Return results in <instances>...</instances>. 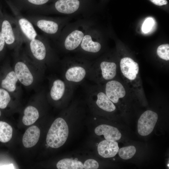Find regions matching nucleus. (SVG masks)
<instances>
[{
	"mask_svg": "<svg viewBox=\"0 0 169 169\" xmlns=\"http://www.w3.org/2000/svg\"><path fill=\"white\" fill-rule=\"evenodd\" d=\"M69 132L68 127L65 120L61 118H57L48 132L46 138L47 144L52 148L61 147L66 142Z\"/></svg>",
	"mask_w": 169,
	"mask_h": 169,
	"instance_id": "1",
	"label": "nucleus"
},
{
	"mask_svg": "<svg viewBox=\"0 0 169 169\" xmlns=\"http://www.w3.org/2000/svg\"><path fill=\"white\" fill-rule=\"evenodd\" d=\"M120 65L121 73L127 83L135 87L140 86L138 63L131 58L126 57L121 59Z\"/></svg>",
	"mask_w": 169,
	"mask_h": 169,
	"instance_id": "2",
	"label": "nucleus"
},
{
	"mask_svg": "<svg viewBox=\"0 0 169 169\" xmlns=\"http://www.w3.org/2000/svg\"><path fill=\"white\" fill-rule=\"evenodd\" d=\"M158 119L157 114L151 110H147L140 116L137 124L138 133L146 136L153 131Z\"/></svg>",
	"mask_w": 169,
	"mask_h": 169,
	"instance_id": "3",
	"label": "nucleus"
},
{
	"mask_svg": "<svg viewBox=\"0 0 169 169\" xmlns=\"http://www.w3.org/2000/svg\"><path fill=\"white\" fill-rule=\"evenodd\" d=\"M90 68V67L77 64L69 65L66 66L65 70V79L70 84L81 82L88 74Z\"/></svg>",
	"mask_w": 169,
	"mask_h": 169,
	"instance_id": "4",
	"label": "nucleus"
},
{
	"mask_svg": "<svg viewBox=\"0 0 169 169\" xmlns=\"http://www.w3.org/2000/svg\"><path fill=\"white\" fill-rule=\"evenodd\" d=\"M98 67L96 69L90 68V69L95 70H89L88 73H90L91 75L93 74L95 77H100L102 79L105 80H112L115 76L117 65L115 63L103 61L101 62Z\"/></svg>",
	"mask_w": 169,
	"mask_h": 169,
	"instance_id": "5",
	"label": "nucleus"
},
{
	"mask_svg": "<svg viewBox=\"0 0 169 169\" xmlns=\"http://www.w3.org/2000/svg\"><path fill=\"white\" fill-rule=\"evenodd\" d=\"M105 92L109 99L114 103L118 102L120 99L124 97L126 91L123 84L114 80L108 81L105 87Z\"/></svg>",
	"mask_w": 169,
	"mask_h": 169,
	"instance_id": "6",
	"label": "nucleus"
},
{
	"mask_svg": "<svg viewBox=\"0 0 169 169\" xmlns=\"http://www.w3.org/2000/svg\"><path fill=\"white\" fill-rule=\"evenodd\" d=\"M14 71L18 80L25 86H28L33 82V76L27 65L24 62L18 61L14 66Z\"/></svg>",
	"mask_w": 169,
	"mask_h": 169,
	"instance_id": "7",
	"label": "nucleus"
},
{
	"mask_svg": "<svg viewBox=\"0 0 169 169\" xmlns=\"http://www.w3.org/2000/svg\"><path fill=\"white\" fill-rule=\"evenodd\" d=\"M119 147L115 141L104 140L98 145L97 150L99 154L104 158L114 156L118 152Z\"/></svg>",
	"mask_w": 169,
	"mask_h": 169,
	"instance_id": "8",
	"label": "nucleus"
},
{
	"mask_svg": "<svg viewBox=\"0 0 169 169\" xmlns=\"http://www.w3.org/2000/svg\"><path fill=\"white\" fill-rule=\"evenodd\" d=\"M95 132L98 136L104 135L105 139L108 140L118 141L121 136V134L117 128L105 124L97 126L95 130Z\"/></svg>",
	"mask_w": 169,
	"mask_h": 169,
	"instance_id": "9",
	"label": "nucleus"
},
{
	"mask_svg": "<svg viewBox=\"0 0 169 169\" xmlns=\"http://www.w3.org/2000/svg\"><path fill=\"white\" fill-rule=\"evenodd\" d=\"M60 79H57L53 82L50 91L51 98L57 101L61 99L66 93H68L69 89V84Z\"/></svg>",
	"mask_w": 169,
	"mask_h": 169,
	"instance_id": "10",
	"label": "nucleus"
},
{
	"mask_svg": "<svg viewBox=\"0 0 169 169\" xmlns=\"http://www.w3.org/2000/svg\"><path fill=\"white\" fill-rule=\"evenodd\" d=\"M96 97V103L102 110L108 112H112L116 109L114 103L107 97L105 92L94 89L91 90Z\"/></svg>",
	"mask_w": 169,
	"mask_h": 169,
	"instance_id": "11",
	"label": "nucleus"
},
{
	"mask_svg": "<svg viewBox=\"0 0 169 169\" xmlns=\"http://www.w3.org/2000/svg\"><path fill=\"white\" fill-rule=\"evenodd\" d=\"M40 135V130L37 126L33 125L29 127L23 136L22 142L24 146L29 148L34 146L39 140Z\"/></svg>",
	"mask_w": 169,
	"mask_h": 169,
	"instance_id": "12",
	"label": "nucleus"
},
{
	"mask_svg": "<svg viewBox=\"0 0 169 169\" xmlns=\"http://www.w3.org/2000/svg\"><path fill=\"white\" fill-rule=\"evenodd\" d=\"M78 0H58L55 3L56 9L64 14H71L76 11L79 6Z\"/></svg>",
	"mask_w": 169,
	"mask_h": 169,
	"instance_id": "13",
	"label": "nucleus"
},
{
	"mask_svg": "<svg viewBox=\"0 0 169 169\" xmlns=\"http://www.w3.org/2000/svg\"><path fill=\"white\" fill-rule=\"evenodd\" d=\"M81 31L76 30L71 33L66 38L64 42L65 49L72 51L76 49L80 44L84 36Z\"/></svg>",
	"mask_w": 169,
	"mask_h": 169,
	"instance_id": "14",
	"label": "nucleus"
},
{
	"mask_svg": "<svg viewBox=\"0 0 169 169\" xmlns=\"http://www.w3.org/2000/svg\"><path fill=\"white\" fill-rule=\"evenodd\" d=\"M30 48L32 53L36 59L42 60L45 58L46 49L44 44L41 41L35 38L31 40Z\"/></svg>",
	"mask_w": 169,
	"mask_h": 169,
	"instance_id": "15",
	"label": "nucleus"
},
{
	"mask_svg": "<svg viewBox=\"0 0 169 169\" xmlns=\"http://www.w3.org/2000/svg\"><path fill=\"white\" fill-rule=\"evenodd\" d=\"M18 81L16 75L13 70L9 72L1 81L2 88L8 92H13L16 89V84Z\"/></svg>",
	"mask_w": 169,
	"mask_h": 169,
	"instance_id": "16",
	"label": "nucleus"
},
{
	"mask_svg": "<svg viewBox=\"0 0 169 169\" xmlns=\"http://www.w3.org/2000/svg\"><path fill=\"white\" fill-rule=\"evenodd\" d=\"M23 113L22 121L23 124L26 125H32L39 117V113L37 109L31 105L27 107L24 110Z\"/></svg>",
	"mask_w": 169,
	"mask_h": 169,
	"instance_id": "17",
	"label": "nucleus"
},
{
	"mask_svg": "<svg viewBox=\"0 0 169 169\" xmlns=\"http://www.w3.org/2000/svg\"><path fill=\"white\" fill-rule=\"evenodd\" d=\"M80 46L84 51L92 53L98 52L101 48L100 44L93 41L91 36L88 34L84 36Z\"/></svg>",
	"mask_w": 169,
	"mask_h": 169,
	"instance_id": "18",
	"label": "nucleus"
},
{
	"mask_svg": "<svg viewBox=\"0 0 169 169\" xmlns=\"http://www.w3.org/2000/svg\"><path fill=\"white\" fill-rule=\"evenodd\" d=\"M56 166L59 169H83V164L78 159L64 158L57 163Z\"/></svg>",
	"mask_w": 169,
	"mask_h": 169,
	"instance_id": "19",
	"label": "nucleus"
},
{
	"mask_svg": "<svg viewBox=\"0 0 169 169\" xmlns=\"http://www.w3.org/2000/svg\"><path fill=\"white\" fill-rule=\"evenodd\" d=\"M18 23L21 30L28 38L30 40L35 38L37 33L29 21L25 18H21Z\"/></svg>",
	"mask_w": 169,
	"mask_h": 169,
	"instance_id": "20",
	"label": "nucleus"
},
{
	"mask_svg": "<svg viewBox=\"0 0 169 169\" xmlns=\"http://www.w3.org/2000/svg\"><path fill=\"white\" fill-rule=\"evenodd\" d=\"M1 33L6 44L10 45L14 42L15 38L14 32L10 23L8 20L3 21Z\"/></svg>",
	"mask_w": 169,
	"mask_h": 169,
	"instance_id": "21",
	"label": "nucleus"
},
{
	"mask_svg": "<svg viewBox=\"0 0 169 169\" xmlns=\"http://www.w3.org/2000/svg\"><path fill=\"white\" fill-rule=\"evenodd\" d=\"M37 25L41 30L48 34H54L58 29V24L52 21L41 19L37 22Z\"/></svg>",
	"mask_w": 169,
	"mask_h": 169,
	"instance_id": "22",
	"label": "nucleus"
},
{
	"mask_svg": "<svg viewBox=\"0 0 169 169\" xmlns=\"http://www.w3.org/2000/svg\"><path fill=\"white\" fill-rule=\"evenodd\" d=\"M13 129L11 126L6 122L0 121V141L5 143L12 138Z\"/></svg>",
	"mask_w": 169,
	"mask_h": 169,
	"instance_id": "23",
	"label": "nucleus"
},
{
	"mask_svg": "<svg viewBox=\"0 0 169 169\" xmlns=\"http://www.w3.org/2000/svg\"><path fill=\"white\" fill-rule=\"evenodd\" d=\"M135 147L130 146L122 147L118 150V154L121 158L124 160H127L131 158L136 152Z\"/></svg>",
	"mask_w": 169,
	"mask_h": 169,
	"instance_id": "24",
	"label": "nucleus"
},
{
	"mask_svg": "<svg viewBox=\"0 0 169 169\" xmlns=\"http://www.w3.org/2000/svg\"><path fill=\"white\" fill-rule=\"evenodd\" d=\"M11 100V97L8 91L3 88H0V108H5Z\"/></svg>",
	"mask_w": 169,
	"mask_h": 169,
	"instance_id": "25",
	"label": "nucleus"
},
{
	"mask_svg": "<svg viewBox=\"0 0 169 169\" xmlns=\"http://www.w3.org/2000/svg\"><path fill=\"white\" fill-rule=\"evenodd\" d=\"M158 56L161 59L166 61L169 60V45L163 44L160 45L157 49Z\"/></svg>",
	"mask_w": 169,
	"mask_h": 169,
	"instance_id": "26",
	"label": "nucleus"
},
{
	"mask_svg": "<svg viewBox=\"0 0 169 169\" xmlns=\"http://www.w3.org/2000/svg\"><path fill=\"white\" fill-rule=\"evenodd\" d=\"M84 169H96L99 167L98 162L93 159H89L84 162L83 164Z\"/></svg>",
	"mask_w": 169,
	"mask_h": 169,
	"instance_id": "27",
	"label": "nucleus"
},
{
	"mask_svg": "<svg viewBox=\"0 0 169 169\" xmlns=\"http://www.w3.org/2000/svg\"><path fill=\"white\" fill-rule=\"evenodd\" d=\"M154 23V21L151 18H149L146 20L142 27L143 32L147 33L151 29Z\"/></svg>",
	"mask_w": 169,
	"mask_h": 169,
	"instance_id": "28",
	"label": "nucleus"
},
{
	"mask_svg": "<svg viewBox=\"0 0 169 169\" xmlns=\"http://www.w3.org/2000/svg\"><path fill=\"white\" fill-rule=\"evenodd\" d=\"M30 3L37 5H40L47 3L49 0H27Z\"/></svg>",
	"mask_w": 169,
	"mask_h": 169,
	"instance_id": "29",
	"label": "nucleus"
},
{
	"mask_svg": "<svg viewBox=\"0 0 169 169\" xmlns=\"http://www.w3.org/2000/svg\"><path fill=\"white\" fill-rule=\"evenodd\" d=\"M152 3L155 5L158 6H162L166 5L167 3L166 0H150Z\"/></svg>",
	"mask_w": 169,
	"mask_h": 169,
	"instance_id": "30",
	"label": "nucleus"
},
{
	"mask_svg": "<svg viewBox=\"0 0 169 169\" xmlns=\"http://www.w3.org/2000/svg\"><path fill=\"white\" fill-rule=\"evenodd\" d=\"M5 41L3 37L1 32H0V52L4 48Z\"/></svg>",
	"mask_w": 169,
	"mask_h": 169,
	"instance_id": "31",
	"label": "nucleus"
},
{
	"mask_svg": "<svg viewBox=\"0 0 169 169\" xmlns=\"http://www.w3.org/2000/svg\"><path fill=\"white\" fill-rule=\"evenodd\" d=\"M14 167L13 164H10L3 165L0 166V169H14Z\"/></svg>",
	"mask_w": 169,
	"mask_h": 169,
	"instance_id": "32",
	"label": "nucleus"
},
{
	"mask_svg": "<svg viewBox=\"0 0 169 169\" xmlns=\"http://www.w3.org/2000/svg\"><path fill=\"white\" fill-rule=\"evenodd\" d=\"M1 115V111L0 110V116Z\"/></svg>",
	"mask_w": 169,
	"mask_h": 169,
	"instance_id": "33",
	"label": "nucleus"
}]
</instances>
